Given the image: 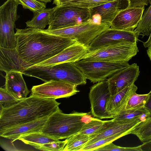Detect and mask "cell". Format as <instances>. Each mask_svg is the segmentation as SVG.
Returning a JSON list of instances; mask_svg holds the SVG:
<instances>
[{
	"label": "cell",
	"instance_id": "6da1fadb",
	"mask_svg": "<svg viewBox=\"0 0 151 151\" xmlns=\"http://www.w3.org/2000/svg\"><path fill=\"white\" fill-rule=\"evenodd\" d=\"M16 49L20 58L32 66L60 53L74 43V40L29 27L16 29Z\"/></svg>",
	"mask_w": 151,
	"mask_h": 151
},
{
	"label": "cell",
	"instance_id": "7a4b0ae2",
	"mask_svg": "<svg viewBox=\"0 0 151 151\" xmlns=\"http://www.w3.org/2000/svg\"><path fill=\"white\" fill-rule=\"evenodd\" d=\"M56 99L30 96L12 106L0 110V132L15 126L50 116L59 108Z\"/></svg>",
	"mask_w": 151,
	"mask_h": 151
},
{
	"label": "cell",
	"instance_id": "3957f363",
	"mask_svg": "<svg viewBox=\"0 0 151 151\" xmlns=\"http://www.w3.org/2000/svg\"><path fill=\"white\" fill-rule=\"evenodd\" d=\"M22 73L25 76L39 78L44 82L51 80L61 81L76 86L86 83V79L73 62H65L48 66L33 65Z\"/></svg>",
	"mask_w": 151,
	"mask_h": 151
},
{
	"label": "cell",
	"instance_id": "277c9868",
	"mask_svg": "<svg viewBox=\"0 0 151 151\" xmlns=\"http://www.w3.org/2000/svg\"><path fill=\"white\" fill-rule=\"evenodd\" d=\"M87 113L65 114L59 109L48 117L40 132L57 140L67 139L79 132L86 123L82 120Z\"/></svg>",
	"mask_w": 151,
	"mask_h": 151
},
{
	"label": "cell",
	"instance_id": "5b68a950",
	"mask_svg": "<svg viewBox=\"0 0 151 151\" xmlns=\"http://www.w3.org/2000/svg\"><path fill=\"white\" fill-rule=\"evenodd\" d=\"M110 27V23L98 24L89 20L71 27L54 30H42L49 34L74 40L88 47L96 37Z\"/></svg>",
	"mask_w": 151,
	"mask_h": 151
},
{
	"label": "cell",
	"instance_id": "8992f818",
	"mask_svg": "<svg viewBox=\"0 0 151 151\" xmlns=\"http://www.w3.org/2000/svg\"><path fill=\"white\" fill-rule=\"evenodd\" d=\"M86 79L96 83L106 80L114 74L129 67L128 62L81 60L75 63Z\"/></svg>",
	"mask_w": 151,
	"mask_h": 151
},
{
	"label": "cell",
	"instance_id": "52a82bcc",
	"mask_svg": "<svg viewBox=\"0 0 151 151\" xmlns=\"http://www.w3.org/2000/svg\"><path fill=\"white\" fill-rule=\"evenodd\" d=\"M137 42H122L103 46L89 51L82 59L128 62L139 52Z\"/></svg>",
	"mask_w": 151,
	"mask_h": 151
},
{
	"label": "cell",
	"instance_id": "ba28073f",
	"mask_svg": "<svg viewBox=\"0 0 151 151\" xmlns=\"http://www.w3.org/2000/svg\"><path fill=\"white\" fill-rule=\"evenodd\" d=\"M17 0H7L0 7V46L13 48L17 45L14 28L15 22L19 17L17 14Z\"/></svg>",
	"mask_w": 151,
	"mask_h": 151
},
{
	"label": "cell",
	"instance_id": "9c48e42d",
	"mask_svg": "<svg viewBox=\"0 0 151 151\" xmlns=\"http://www.w3.org/2000/svg\"><path fill=\"white\" fill-rule=\"evenodd\" d=\"M48 29L54 30L80 24L89 20V9L65 5L56 6Z\"/></svg>",
	"mask_w": 151,
	"mask_h": 151
},
{
	"label": "cell",
	"instance_id": "30bf717a",
	"mask_svg": "<svg viewBox=\"0 0 151 151\" xmlns=\"http://www.w3.org/2000/svg\"><path fill=\"white\" fill-rule=\"evenodd\" d=\"M145 119H138L125 121L113 118L111 120L104 121L100 128L89 135V141L85 146L116 134H122L126 135L131 134L132 132Z\"/></svg>",
	"mask_w": 151,
	"mask_h": 151
},
{
	"label": "cell",
	"instance_id": "8fae6325",
	"mask_svg": "<svg viewBox=\"0 0 151 151\" xmlns=\"http://www.w3.org/2000/svg\"><path fill=\"white\" fill-rule=\"evenodd\" d=\"M76 87V86L66 82L51 80L33 86L30 96L55 99L68 98L79 91Z\"/></svg>",
	"mask_w": 151,
	"mask_h": 151
},
{
	"label": "cell",
	"instance_id": "7c38bea8",
	"mask_svg": "<svg viewBox=\"0 0 151 151\" xmlns=\"http://www.w3.org/2000/svg\"><path fill=\"white\" fill-rule=\"evenodd\" d=\"M111 95L106 80L98 82L91 86L89 98L91 112L94 117L100 119L111 118L106 109L107 101Z\"/></svg>",
	"mask_w": 151,
	"mask_h": 151
},
{
	"label": "cell",
	"instance_id": "4fadbf2b",
	"mask_svg": "<svg viewBox=\"0 0 151 151\" xmlns=\"http://www.w3.org/2000/svg\"><path fill=\"white\" fill-rule=\"evenodd\" d=\"M138 38L134 31L110 28L96 37L88 47L89 51L111 44L124 42H137Z\"/></svg>",
	"mask_w": 151,
	"mask_h": 151
},
{
	"label": "cell",
	"instance_id": "5bb4252c",
	"mask_svg": "<svg viewBox=\"0 0 151 151\" xmlns=\"http://www.w3.org/2000/svg\"><path fill=\"white\" fill-rule=\"evenodd\" d=\"M145 6H127L121 9L111 22V28L128 31H134L141 20Z\"/></svg>",
	"mask_w": 151,
	"mask_h": 151
},
{
	"label": "cell",
	"instance_id": "9a60e30c",
	"mask_svg": "<svg viewBox=\"0 0 151 151\" xmlns=\"http://www.w3.org/2000/svg\"><path fill=\"white\" fill-rule=\"evenodd\" d=\"M139 73L138 66L134 63L108 78L106 80L111 95L116 94L134 83Z\"/></svg>",
	"mask_w": 151,
	"mask_h": 151
},
{
	"label": "cell",
	"instance_id": "2e32d148",
	"mask_svg": "<svg viewBox=\"0 0 151 151\" xmlns=\"http://www.w3.org/2000/svg\"><path fill=\"white\" fill-rule=\"evenodd\" d=\"M89 51L88 47L76 41L59 54L36 65L44 66L65 62L75 63L82 60Z\"/></svg>",
	"mask_w": 151,
	"mask_h": 151
},
{
	"label": "cell",
	"instance_id": "e0dca14e",
	"mask_svg": "<svg viewBox=\"0 0 151 151\" xmlns=\"http://www.w3.org/2000/svg\"><path fill=\"white\" fill-rule=\"evenodd\" d=\"M137 89L134 83L128 86L116 94L111 95L106 104L107 113L111 118H114L125 110L130 97Z\"/></svg>",
	"mask_w": 151,
	"mask_h": 151
},
{
	"label": "cell",
	"instance_id": "ac0fdd59",
	"mask_svg": "<svg viewBox=\"0 0 151 151\" xmlns=\"http://www.w3.org/2000/svg\"><path fill=\"white\" fill-rule=\"evenodd\" d=\"M48 117L7 128L0 132V136L10 139L13 142L25 135L34 132H40Z\"/></svg>",
	"mask_w": 151,
	"mask_h": 151
},
{
	"label": "cell",
	"instance_id": "d6986e66",
	"mask_svg": "<svg viewBox=\"0 0 151 151\" xmlns=\"http://www.w3.org/2000/svg\"><path fill=\"white\" fill-rule=\"evenodd\" d=\"M32 66L20 57L16 48L0 47V70L6 73L14 71L22 72Z\"/></svg>",
	"mask_w": 151,
	"mask_h": 151
},
{
	"label": "cell",
	"instance_id": "ffe728a7",
	"mask_svg": "<svg viewBox=\"0 0 151 151\" xmlns=\"http://www.w3.org/2000/svg\"><path fill=\"white\" fill-rule=\"evenodd\" d=\"M122 0H116L89 8V20L97 23H111L121 9Z\"/></svg>",
	"mask_w": 151,
	"mask_h": 151
},
{
	"label": "cell",
	"instance_id": "44dd1931",
	"mask_svg": "<svg viewBox=\"0 0 151 151\" xmlns=\"http://www.w3.org/2000/svg\"><path fill=\"white\" fill-rule=\"evenodd\" d=\"M20 72L12 71L6 73L5 88L15 98L22 100L27 98L30 91Z\"/></svg>",
	"mask_w": 151,
	"mask_h": 151
},
{
	"label": "cell",
	"instance_id": "7402d4cb",
	"mask_svg": "<svg viewBox=\"0 0 151 151\" xmlns=\"http://www.w3.org/2000/svg\"><path fill=\"white\" fill-rule=\"evenodd\" d=\"M57 6L52 8L45 9L41 12L34 14L33 17L26 22L28 27L44 29L49 24L51 15Z\"/></svg>",
	"mask_w": 151,
	"mask_h": 151
},
{
	"label": "cell",
	"instance_id": "603a6c76",
	"mask_svg": "<svg viewBox=\"0 0 151 151\" xmlns=\"http://www.w3.org/2000/svg\"><path fill=\"white\" fill-rule=\"evenodd\" d=\"M18 140L35 148L45 144L59 140L55 139L40 132H34L25 135L20 138Z\"/></svg>",
	"mask_w": 151,
	"mask_h": 151
},
{
	"label": "cell",
	"instance_id": "cb8c5ba5",
	"mask_svg": "<svg viewBox=\"0 0 151 151\" xmlns=\"http://www.w3.org/2000/svg\"><path fill=\"white\" fill-rule=\"evenodd\" d=\"M151 116L150 112L144 106L137 109H125L114 119L116 120L127 121L138 119H145Z\"/></svg>",
	"mask_w": 151,
	"mask_h": 151
},
{
	"label": "cell",
	"instance_id": "d4e9b609",
	"mask_svg": "<svg viewBox=\"0 0 151 151\" xmlns=\"http://www.w3.org/2000/svg\"><path fill=\"white\" fill-rule=\"evenodd\" d=\"M89 139V135L79 133L66 139V144L63 151H81Z\"/></svg>",
	"mask_w": 151,
	"mask_h": 151
},
{
	"label": "cell",
	"instance_id": "484cf974",
	"mask_svg": "<svg viewBox=\"0 0 151 151\" xmlns=\"http://www.w3.org/2000/svg\"><path fill=\"white\" fill-rule=\"evenodd\" d=\"M137 37L150 36L151 33V4L144 12L137 27L134 30Z\"/></svg>",
	"mask_w": 151,
	"mask_h": 151
},
{
	"label": "cell",
	"instance_id": "4316f807",
	"mask_svg": "<svg viewBox=\"0 0 151 151\" xmlns=\"http://www.w3.org/2000/svg\"><path fill=\"white\" fill-rule=\"evenodd\" d=\"M143 142L151 140V116L142 122L131 133Z\"/></svg>",
	"mask_w": 151,
	"mask_h": 151
},
{
	"label": "cell",
	"instance_id": "83f0119b",
	"mask_svg": "<svg viewBox=\"0 0 151 151\" xmlns=\"http://www.w3.org/2000/svg\"><path fill=\"white\" fill-rule=\"evenodd\" d=\"M148 94H139L136 92L129 98L125 109L138 108L144 107L147 100Z\"/></svg>",
	"mask_w": 151,
	"mask_h": 151
},
{
	"label": "cell",
	"instance_id": "f1b7e54d",
	"mask_svg": "<svg viewBox=\"0 0 151 151\" xmlns=\"http://www.w3.org/2000/svg\"><path fill=\"white\" fill-rule=\"evenodd\" d=\"M115 0H74L63 5L89 9Z\"/></svg>",
	"mask_w": 151,
	"mask_h": 151
},
{
	"label": "cell",
	"instance_id": "f546056e",
	"mask_svg": "<svg viewBox=\"0 0 151 151\" xmlns=\"http://www.w3.org/2000/svg\"><path fill=\"white\" fill-rule=\"evenodd\" d=\"M21 100L15 98L5 88H0V110L10 107Z\"/></svg>",
	"mask_w": 151,
	"mask_h": 151
},
{
	"label": "cell",
	"instance_id": "4dcf8cb0",
	"mask_svg": "<svg viewBox=\"0 0 151 151\" xmlns=\"http://www.w3.org/2000/svg\"><path fill=\"white\" fill-rule=\"evenodd\" d=\"M24 9H28L34 14L39 13L46 9V3L37 0H17Z\"/></svg>",
	"mask_w": 151,
	"mask_h": 151
},
{
	"label": "cell",
	"instance_id": "1f68e13d",
	"mask_svg": "<svg viewBox=\"0 0 151 151\" xmlns=\"http://www.w3.org/2000/svg\"><path fill=\"white\" fill-rule=\"evenodd\" d=\"M125 135L124 134H120L100 139L92 144L84 146L82 149L81 151H95L99 148L113 142L114 141Z\"/></svg>",
	"mask_w": 151,
	"mask_h": 151
},
{
	"label": "cell",
	"instance_id": "d6a6232c",
	"mask_svg": "<svg viewBox=\"0 0 151 151\" xmlns=\"http://www.w3.org/2000/svg\"><path fill=\"white\" fill-rule=\"evenodd\" d=\"M104 121L99 119L92 118L88 123H86L78 133L90 135L98 129L102 125Z\"/></svg>",
	"mask_w": 151,
	"mask_h": 151
},
{
	"label": "cell",
	"instance_id": "836d02e7",
	"mask_svg": "<svg viewBox=\"0 0 151 151\" xmlns=\"http://www.w3.org/2000/svg\"><path fill=\"white\" fill-rule=\"evenodd\" d=\"M95 151H142L140 145L134 147H124L116 145L112 142L100 147Z\"/></svg>",
	"mask_w": 151,
	"mask_h": 151
},
{
	"label": "cell",
	"instance_id": "e575fe53",
	"mask_svg": "<svg viewBox=\"0 0 151 151\" xmlns=\"http://www.w3.org/2000/svg\"><path fill=\"white\" fill-rule=\"evenodd\" d=\"M66 143V140L63 141L58 140L40 146L36 149L42 151H63Z\"/></svg>",
	"mask_w": 151,
	"mask_h": 151
},
{
	"label": "cell",
	"instance_id": "d590c367",
	"mask_svg": "<svg viewBox=\"0 0 151 151\" xmlns=\"http://www.w3.org/2000/svg\"><path fill=\"white\" fill-rule=\"evenodd\" d=\"M128 2L127 6L139 7L145 6L148 4V0H127Z\"/></svg>",
	"mask_w": 151,
	"mask_h": 151
},
{
	"label": "cell",
	"instance_id": "8d00e7d4",
	"mask_svg": "<svg viewBox=\"0 0 151 151\" xmlns=\"http://www.w3.org/2000/svg\"><path fill=\"white\" fill-rule=\"evenodd\" d=\"M140 147L142 151H151V140L143 142Z\"/></svg>",
	"mask_w": 151,
	"mask_h": 151
},
{
	"label": "cell",
	"instance_id": "74e56055",
	"mask_svg": "<svg viewBox=\"0 0 151 151\" xmlns=\"http://www.w3.org/2000/svg\"><path fill=\"white\" fill-rule=\"evenodd\" d=\"M148 94L149 95L148 97L144 107L151 114V90Z\"/></svg>",
	"mask_w": 151,
	"mask_h": 151
},
{
	"label": "cell",
	"instance_id": "f35d334b",
	"mask_svg": "<svg viewBox=\"0 0 151 151\" xmlns=\"http://www.w3.org/2000/svg\"><path fill=\"white\" fill-rule=\"evenodd\" d=\"M74 0H53V4L56 6H60Z\"/></svg>",
	"mask_w": 151,
	"mask_h": 151
},
{
	"label": "cell",
	"instance_id": "ab89813d",
	"mask_svg": "<svg viewBox=\"0 0 151 151\" xmlns=\"http://www.w3.org/2000/svg\"><path fill=\"white\" fill-rule=\"evenodd\" d=\"M151 44V33L149 36L148 40L145 42H143V46L145 47H147Z\"/></svg>",
	"mask_w": 151,
	"mask_h": 151
},
{
	"label": "cell",
	"instance_id": "60d3db41",
	"mask_svg": "<svg viewBox=\"0 0 151 151\" xmlns=\"http://www.w3.org/2000/svg\"><path fill=\"white\" fill-rule=\"evenodd\" d=\"M147 53L151 61V44L148 47L147 50Z\"/></svg>",
	"mask_w": 151,
	"mask_h": 151
},
{
	"label": "cell",
	"instance_id": "b9f144b4",
	"mask_svg": "<svg viewBox=\"0 0 151 151\" xmlns=\"http://www.w3.org/2000/svg\"><path fill=\"white\" fill-rule=\"evenodd\" d=\"M39 1H41L42 2L45 3H49L51 2V1L52 0H37Z\"/></svg>",
	"mask_w": 151,
	"mask_h": 151
},
{
	"label": "cell",
	"instance_id": "7bdbcfd3",
	"mask_svg": "<svg viewBox=\"0 0 151 151\" xmlns=\"http://www.w3.org/2000/svg\"><path fill=\"white\" fill-rule=\"evenodd\" d=\"M149 3L151 4V0H148Z\"/></svg>",
	"mask_w": 151,
	"mask_h": 151
}]
</instances>
